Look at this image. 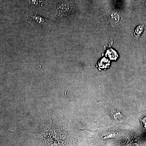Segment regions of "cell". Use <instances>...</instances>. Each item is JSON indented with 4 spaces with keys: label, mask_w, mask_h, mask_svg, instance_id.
<instances>
[{
    "label": "cell",
    "mask_w": 146,
    "mask_h": 146,
    "mask_svg": "<svg viewBox=\"0 0 146 146\" xmlns=\"http://www.w3.org/2000/svg\"><path fill=\"white\" fill-rule=\"evenodd\" d=\"M29 3L30 4L33 6H36L38 5L40 2L39 0H28Z\"/></svg>",
    "instance_id": "4"
},
{
    "label": "cell",
    "mask_w": 146,
    "mask_h": 146,
    "mask_svg": "<svg viewBox=\"0 0 146 146\" xmlns=\"http://www.w3.org/2000/svg\"><path fill=\"white\" fill-rule=\"evenodd\" d=\"M30 20L37 27L41 26L45 23L44 19L37 14L31 16Z\"/></svg>",
    "instance_id": "1"
},
{
    "label": "cell",
    "mask_w": 146,
    "mask_h": 146,
    "mask_svg": "<svg viewBox=\"0 0 146 146\" xmlns=\"http://www.w3.org/2000/svg\"><path fill=\"white\" fill-rule=\"evenodd\" d=\"M141 122H142V124H143L144 127L146 128V116L143 118V119H141Z\"/></svg>",
    "instance_id": "5"
},
{
    "label": "cell",
    "mask_w": 146,
    "mask_h": 146,
    "mask_svg": "<svg viewBox=\"0 0 146 146\" xmlns=\"http://www.w3.org/2000/svg\"><path fill=\"white\" fill-rule=\"evenodd\" d=\"M143 27L142 26L140 25L137 27L134 31V36L136 37H139L141 35V33L143 31Z\"/></svg>",
    "instance_id": "3"
},
{
    "label": "cell",
    "mask_w": 146,
    "mask_h": 146,
    "mask_svg": "<svg viewBox=\"0 0 146 146\" xmlns=\"http://www.w3.org/2000/svg\"><path fill=\"white\" fill-rule=\"evenodd\" d=\"M119 20V17L117 13H111L109 16V20L112 23H117Z\"/></svg>",
    "instance_id": "2"
}]
</instances>
